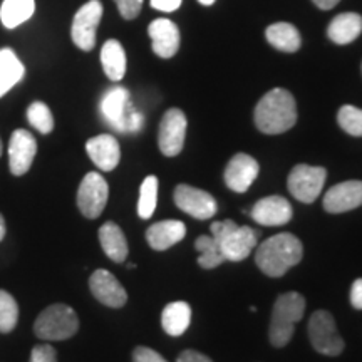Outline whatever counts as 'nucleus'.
<instances>
[{"instance_id":"obj_1","label":"nucleus","mask_w":362,"mask_h":362,"mask_svg":"<svg viewBox=\"0 0 362 362\" xmlns=\"http://www.w3.org/2000/svg\"><path fill=\"white\" fill-rule=\"evenodd\" d=\"M304 257L302 242L292 233H279L267 238L257 247L255 264L267 277L279 279L287 274L292 267L300 264Z\"/></svg>"},{"instance_id":"obj_2","label":"nucleus","mask_w":362,"mask_h":362,"mask_svg":"<svg viewBox=\"0 0 362 362\" xmlns=\"http://www.w3.org/2000/svg\"><path fill=\"white\" fill-rule=\"evenodd\" d=\"M296 123L297 104L287 89L269 90L255 106V126L264 134H282Z\"/></svg>"},{"instance_id":"obj_3","label":"nucleus","mask_w":362,"mask_h":362,"mask_svg":"<svg viewBox=\"0 0 362 362\" xmlns=\"http://www.w3.org/2000/svg\"><path fill=\"white\" fill-rule=\"evenodd\" d=\"M305 312V298L298 292L279 296L270 317L269 339L274 347H285L292 341L296 324L300 322Z\"/></svg>"},{"instance_id":"obj_4","label":"nucleus","mask_w":362,"mask_h":362,"mask_svg":"<svg viewBox=\"0 0 362 362\" xmlns=\"http://www.w3.org/2000/svg\"><path fill=\"white\" fill-rule=\"evenodd\" d=\"M211 237L216 240L226 262H242L259 245V233L252 226H238L232 220L214 221Z\"/></svg>"},{"instance_id":"obj_5","label":"nucleus","mask_w":362,"mask_h":362,"mask_svg":"<svg viewBox=\"0 0 362 362\" xmlns=\"http://www.w3.org/2000/svg\"><path fill=\"white\" fill-rule=\"evenodd\" d=\"M79 330L74 309L66 304H54L40 312L34 324L35 336L42 341H66Z\"/></svg>"},{"instance_id":"obj_6","label":"nucleus","mask_w":362,"mask_h":362,"mask_svg":"<svg viewBox=\"0 0 362 362\" xmlns=\"http://www.w3.org/2000/svg\"><path fill=\"white\" fill-rule=\"evenodd\" d=\"M307 332L312 347L322 356L337 357L346 347L344 339L337 332L336 319L329 310H315L309 319Z\"/></svg>"},{"instance_id":"obj_7","label":"nucleus","mask_w":362,"mask_h":362,"mask_svg":"<svg viewBox=\"0 0 362 362\" xmlns=\"http://www.w3.org/2000/svg\"><path fill=\"white\" fill-rule=\"evenodd\" d=\"M325 180H327V170L322 166H310L300 163V165L293 166L288 173L287 187L296 200L309 205L322 193Z\"/></svg>"},{"instance_id":"obj_8","label":"nucleus","mask_w":362,"mask_h":362,"mask_svg":"<svg viewBox=\"0 0 362 362\" xmlns=\"http://www.w3.org/2000/svg\"><path fill=\"white\" fill-rule=\"evenodd\" d=\"M103 17L101 0H89L76 12L71 27V37L81 51H93L96 45V30Z\"/></svg>"},{"instance_id":"obj_9","label":"nucleus","mask_w":362,"mask_h":362,"mask_svg":"<svg viewBox=\"0 0 362 362\" xmlns=\"http://www.w3.org/2000/svg\"><path fill=\"white\" fill-rule=\"evenodd\" d=\"M110 198L107 181L99 173H88L78 189V208L86 218L94 220L103 214Z\"/></svg>"},{"instance_id":"obj_10","label":"nucleus","mask_w":362,"mask_h":362,"mask_svg":"<svg viewBox=\"0 0 362 362\" xmlns=\"http://www.w3.org/2000/svg\"><path fill=\"white\" fill-rule=\"evenodd\" d=\"M187 116L178 107H171L165 112L160 123V133H158V144L165 156H178L185 146L187 138Z\"/></svg>"},{"instance_id":"obj_11","label":"nucleus","mask_w":362,"mask_h":362,"mask_svg":"<svg viewBox=\"0 0 362 362\" xmlns=\"http://www.w3.org/2000/svg\"><path fill=\"white\" fill-rule=\"evenodd\" d=\"M175 205L181 211L193 216L197 220H208L216 214V200L205 189L189 187V185H178L175 188Z\"/></svg>"},{"instance_id":"obj_12","label":"nucleus","mask_w":362,"mask_h":362,"mask_svg":"<svg viewBox=\"0 0 362 362\" xmlns=\"http://www.w3.org/2000/svg\"><path fill=\"white\" fill-rule=\"evenodd\" d=\"M89 288L94 298L111 309H121L128 302V292L111 272L99 269L89 279Z\"/></svg>"},{"instance_id":"obj_13","label":"nucleus","mask_w":362,"mask_h":362,"mask_svg":"<svg viewBox=\"0 0 362 362\" xmlns=\"http://www.w3.org/2000/svg\"><path fill=\"white\" fill-rule=\"evenodd\" d=\"M362 205V181L351 180L334 185L325 192L322 206L327 214L337 215L356 210Z\"/></svg>"},{"instance_id":"obj_14","label":"nucleus","mask_w":362,"mask_h":362,"mask_svg":"<svg viewBox=\"0 0 362 362\" xmlns=\"http://www.w3.org/2000/svg\"><path fill=\"white\" fill-rule=\"evenodd\" d=\"M260 165L255 158L245 153H237L225 168V185L235 193H245L253 181L259 178Z\"/></svg>"},{"instance_id":"obj_15","label":"nucleus","mask_w":362,"mask_h":362,"mask_svg":"<svg viewBox=\"0 0 362 362\" xmlns=\"http://www.w3.org/2000/svg\"><path fill=\"white\" fill-rule=\"evenodd\" d=\"M35 153H37V141L27 129H17L11 136L8 143V160H11V173L16 176L25 175L33 166Z\"/></svg>"},{"instance_id":"obj_16","label":"nucleus","mask_w":362,"mask_h":362,"mask_svg":"<svg viewBox=\"0 0 362 362\" xmlns=\"http://www.w3.org/2000/svg\"><path fill=\"white\" fill-rule=\"evenodd\" d=\"M250 215L259 225L282 226L292 220L293 210L291 203L285 200L284 197L272 194V197H265L257 202L252 208Z\"/></svg>"},{"instance_id":"obj_17","label":"nucleus","mask_w":362,"mask_h":362,"mask_svg":"<svg viewBox=\"0 0 362 362\" xmlns=\"http://www.w3.org/2000/svg\"><path fill=\"white\" fill-rule=\"evenodd\" d=\"M101 112L104 119H106L112 128L126 133L128 117L131 112H133L129 106L128 89L116 86V88L107 90L101 99Z\"/></svg>"},{"instance_id":"obj_18","label":"nucleus","mask_w":362,"mask_h":362,"mask_svg":"<svg viewBox=\"0 0 362 362\" xmlns=\"http://www.w3.org/2000/svg\"><path fill=\"white\" fill-rule=\"evenodd\" d=\"M153 52L161 59L173 57L180 49V30L170 19H156L148 27Z\"/></svg>"},{"instance_id":"obj_19","label":"nucleus","mask_w":362,"mask_h":362,"mask_svg":"<svg viewBox=\"0 0 362 362\" xmlns=\"http://www.w3.org/2000/svg\"><path fill=\"white\" fill-rule=\"evenodd\" d=\"M86 151L101 171H112L119 165L121 148L115 136L99 134L86 143Z\"/></svg>"},{"instance_id":"obj_20","label":"nucleus","mask_w":362,"mask_h":362,"mask_svg":"<svg viewBox=\"0 0 362 362\" xmlns=\"http://www.w3.org/2000/svg\"><path fill=\"white\" fill-rule=\"evenodd\" d=\"M185 235H187V226L180 220L156 221L146 230L148 245L158 252L168 250V248L181 242Z\"/></svg>"},{"instance_id":"obj_21","label":"nucleus","mask_w":362,"mask_h":362,"mask_svg":"<svg viewBox=\"0 0 362 362\" xmlns=\"http://www.w3.org/2000/svg\"><path fill=\"white\" fill-rule=\"evenodd\" d=\"M99 242H101L107 259L116 262V264H123L128 259V240H126V235L119 228V225H116L115 221H106L99 228Z\"/></svg>"},{"instance_id":"obj_22","label":"nucleus","mask_w":362,"mask_h":362,"mask_svg":"<svg viewBox=\"0 0 362 362\" xmlns=\"http://www.w3.org/2000/svg\"><path fill=\"white\" fill-rule=\"evenodd\" d=\"M362 33V16L356 12H344L334 17L327 27V35L332 42L346 45L354 42Z\"/></svg>"},{"instance_id":"obj_23","label":"nucleus","mask_w":362,"mask_h":362,"mask_svg":"<svg viewBox=\"0 0 362 362\" xmlns=\"http://www.w3.org/2000/svg\"><path fill=\"white\" fill-rule=\"evenodd\" d=\"M192 324V307L188 302H171L161 312L163 330L171 337H180Z\"/></svg>"},{"instance_id":"obj_24","label":"nucleus","mask_w":362,"mask_h":362,"mask_svg":"<svg viewBox=\"0 0 362 362\" xmlns=\"http://www.w3.org/2000/svg\"><path fill=\"white\" fill-rule=\"evenodd\" d=\"M25 67L12 49H0V98H4L13 86L24 79Z\"/></svg>"},{"instance_id":"obj_25","label":"nucleus","mask_w":362,"mask_h":362,"mask_svg":"<svg viewBox=\"0 0 362 362\" xmlns=\"http://www.w3.org/2000/svg\"><path fill=\"white\" fill-rule=\"evenodd\" d=\"M101 64L104 74L111 81H121L126 74V52L119 40H106L101 49Z\"/></svg>"},{"instance_id":"obj_26","label":"nucleus","mask_w":362,"mask_h":362,"mask_svg":"<svg viewBox=\"0 0 362 362\" xmlns=\"http://www.w3.org/2000/svg\"><path fill=\"white\" fill-rule=\"evenodd\" d=\"M265 35L269 44L282 52H297L302 45L298 30L292 24H287V22H277V24L269 25Z\"/></svg>"},{"instance_id":"obj_27","label":"nucleus","mask_w":362,"mask_h":362,"mask_svg":"<svg viewBox=\"0 0 362 362\" xmlns=\"http://www.w3.org/2000/svg\"><path fill=\"white\" fill-rule=\"evenodd\" d=\"M34 0H4L0 6V21L7 29H16L34 16Z\"/></svg>"},{"instance_id":"obj_28","label":"nucleus","mask_w":362,"mask_h":362,"mask_svg":"<svg viewBox=\"0 0 362 362\" xmlns=\"http://www.w3.org/2000/svg\"><path fill=\"white\" fill-rule=\"evenodd\" d=\"M194 248L200 253V257H198V265H200L202 269L211 270L226 262L223 253L220 250L218 243H216V240L214 237H210V235H202V237H198L197 242H194Z\"/></svg>"},{"instance_id":"obj_29","label":"nucleus","mask_w":362,"mask_h":362,"mask_svg":"<svg viewBox=\"0 0 362 362\" xmlns=\"http://www.w3.org/2000/svg\"><path fill=\"white\" fill-rule=\"evenodd\" d=\"M158 203V178L149 175L144 178L139 188V200H138V215L139 218L148 220L151 218L156 210Z\"/></svg>"},{"instance_id":"obj_30","label":"nucleus","mask_w":362,"mask_h":362,"mask_svg":"<svg viewBox=\"0 0 362 362\" xmlns=\"http://www.w3.org/2000/svg\"><path fill=\"white\" fill-rule=\"evenodd\" d=\"M27 119L40 134H49L54 129V116L47 104L35 101L27 107Z\"/></svg>"},{"instance_id":"obj_31","label":"nucleus","mask_w":362,"mask_h":362,"mask_svg":"<svg viewBox=\"0 0 362 362\" xmlns=\"http://www.w3.org/2000/svg\"><path fill=\"white\" fill-rule=\"evenodd\" d=\"M19 320V305L16 298L6 291H0V332L8 334L16 329Z\"/></svg>"},{"instance_id":"obj_32","label":"nucleus","mask_w":362,"mask_h":362,"mask_svg":"<svg viewBox=\"0 0 362 362\" xmlns=\"http://www.w3.org/2000/svg\"><path fill=\"white\" fill-rule=\"evenodd\" d=\"M337 123L347 134L361 138L362 136V110L351 104L342 106L337 112Z\"/></svg>"},{"instance_id":"obj_33","label":"nucleus","mask_w":362,"mask_h":362,"mask_svg":"<svg viewBox=\"0 0 362 362\" xmlns=\"http://www.w3.org/2000/svg\"><path fill=\"white\" fill-rule=\"evenodd\" d=\"M117 11L126 21H133L139 16L143 7V0H115Z\"/></svg>"},{"instance_id":"obj_34","label":"nucleus","mask_w":362,"mask_h":362,"mask_svg":"<svg viewBox=\"0 0 362 362\" xmlns=\"http://www.w3.org/2000/svg\"><path fill=\"white\" fill-rule=\"evenodd\" d=\"M30 362H57V351L51 344H37L30 352Z\"/></svg>"},{"instance_id":"obj_35","label":"nucleus","mask_w":362,"mask_h":362,"mask_svg":"<svg viewBox=\"0 0 362 362\" xmlns=\"http://www.w3.org/2000/svg\"><path fill=\"white\" fill-rule=\"evenodd\" d=\"M133 362H168L160 352L149 349V347L139 346L133 351Z\"/></svg>"},{"instance_id":"obj_36","label":"nucleus","mask_w":362,"mask_h":362,"mask_svg":"<svg viewBox=\"0 0 362 362\" xmlns=\"http://www.w3.org/2000/svg\"><path fill=\"white\" fill-rule=\"evenodd\" d=\"M176 362H214V361H211L208 356L202 354V352L187 349V351L181 352L178 357H176Z\"/></svg>"},{"instance_id":"obj_37","label":"nucleus","mask_w":362,"mask_h":362,"mask_svg":"<svg viewBox=\"0 0 362 362\" xmlns=\"http://www.w3.org/2000/svg\"><path fill=\"white\" fill-rule=\"evenodd\" d=\"M351 305L356 310H362V279L354 280L351 287Z\"/></svg>"},{"instance_id":"obj_38","label":"nucleus","mask_w":362,"mask_h":362,"mask_svg":"<svg viewBox=\"0 0 362 362\" xmlns=\"http://www.w3.org/2000/svg\"><path fill=\"white\" fill-rule=\"evenodd\" d=\"M151 7L161 12H175L181 6V0H149Z\"/></svg>"},{"instance_id":"obj_39","label":"nucleus","mask_w":362,"mask_h":362,"mask_svg":"<svg viewBox=\"0 0 362 362\" xmlns=\"http://www.w3.org/2000/svg\"><path fill=\"white\" fill-rule=\"evenodd\" d=\"M312 2H314L319 8H322V11H330V8L336 7L341 0H312Z\"/></svg>"},{"instance_id":"obj_40","label":"nucleus","mask_w":362,"mask_h":362,"mask_svg":"<svg viewBox=\"0 0 362 362\" xmlns=\"http://www.w3.org/2000/svg\"><path fill=\"white\" fill-rule=\"evenodd\" d=\"M4 237H6V220L0 215V242H2Z\"/></svg>"},{"instance_id":"obj_41","label":"nucleus","mask_w":362,"mask_h":362,"mask_svg":"<svg viewBox=\"0 0 362 362\" xmlns=\"http://www.w3.org/2000/svg\"><path fill=\"white\" fill-rule=\"evenodd\" d=\"M198 2H200L202 6H211V4H214L215 0H198Z\"/></svg>"},{"instance_id":"obj_42","label":"nucleus","mask_w":362,"mask_h":362,"mask_svg":"<svg viewBox=\"0 0 362 362\" xmlns=\"http://www.w3.org/2000/svg\"><path fill=\"white\" fill-rule=\"evenodd\" d=\"M0 155H2V141H0Z\"/></svg>"}]
</instances>
